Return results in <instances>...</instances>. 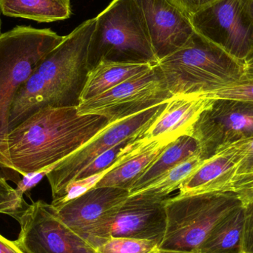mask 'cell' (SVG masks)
Instances as JSON below:
<instances>
[{"instance_id":"obj_3","label":"cell","mask_w":253,"mask_h":253,"mask_svg":"<svg viewBox=\"0 0 253 253\" xmlns=\"http://www.w3.org/2000/svg\"><path fill=\"white\" fill-rule=\"evenodd\" d=\"M158 65L173 96L205 97L245 79V62L196 32Z\"/></svg>"},{"instance_id":"obj_34","label":"cell","mask_w":253,"mask_h":253,"mask_svg":"<svg viewBox=\"0 0 253 253\" xmlns=\"http://www.w3.org/2000/svg\"><path fill=\"white\" fill-rule=\"evenodd\" d=\"M1 34H2V33L1 31V17H0V37H1Z\"/></svg>"},{"instance_id":"obj_19","label":"cell","mask_w":253,"mask_h":253,"mask_svg":"<svg viewBox=\"0 0 253 253\" xmlns=\"http://www.w3.org/2000/svg\"><path fill=\"white\" fill-rule=\"evenodd\" d=\"M168 145L161 141L146 144L136 154L108 171L95 187H118L129 191L132 184Z\"/></svg>"},{"instance_id":"obj_20","label":"cell","mask_w":253,"mask_h":253,"mask_svg":"<svg viewBox=\"0 0 253 253\" xmlns=\"http://www.w3.org/2000/svg\"><path fill=\"white\" fill-rule=\"evenodd\" d=\"M244 205L230 211L211 230L197 253H243Z\"/></svg>"},{"instance_id":"obj_15","label":"cell","mask_w":253,"mask_h":253,"mask_svg":"<svg viewBox=\"0 0 253 253\" xmlns=\"http://www.w3.org/2000/svg\"><path fill=\"white\" fill-rule=\"evenodd\" d=\"M129 190L118 187H93L80 197L56 208L62 221L83 236L104 215L129 197Z\"/></svg>"},{"instance_id":"obj_30","label":"cell","mask_w":253,"mask_h":253,"mask_svg":"<svg viewBox=\"0 0 253 253\" xmlns=\"http://www.w3.org/2000/svg\"><path fill=\"white\" fill-rule=\"evenodd\" d=\"M0 253H24L14 242L0 235Z\"/></svg>"},{"instance_id":"obj_32","label":"cell","mask_w":253,"mask_h":253,"mask_svg":"<svg viewBox=\"0 0 253 253\" xmlns=\"http://www.w3.org/2000/svg\"><path fill=\"white\" fill-rule=\"evenodd\" d=\"M153 253H187V252H181V251H168V250H156L155 252Z\"/></svg>"},{"instance_id":"obj_17","label":"cell","mask_w":253,"mask_h":253,"mask_svg":"<svg viewBox=\"0 0 253 253\" xmlns=\"http://www.w3.org/2000/svg\"><path fill=\"white\" fill-rule=\"evenodd\" d=\"M154 66L149 63L101 61L89 70L80 103L99 96L130 79L143 75Z\"/></svg>"},{"instance_id":"obj_33","label":"cell","mask_w":253,"mask_h":253,"mask_svg":"<svg viewBox=\"0 0 253 253\" xmlns=\"http://www.w3.org/2000/svg\"><path fill=\"white\" fill-rule=\"evenodd\" d=\"M249 13L253 27V0H250L249 1Z\"/></svg>"},{"instance_id":"obj_16","label":"cell","mask_w":253,"mask_h":253,"mask_svg":"<svg viewBox=\"0 0 253 253\" xmlns=\"http://www.w3.org/2000/svg\"><path fill=\"white\" fill-rule=\"evenodd\" d=\"M239 155L231 145L211 159L205 160L180 185L179 196L229 191L230 184L237 175Z\"/></svg>"},{"instance_id":"obj_28","label":"cell","mask_w":253,"mask_h":253,"mask_svg":"<svg viewBox=\"0 0 253 253\" xmlns=\"http://www.w3.org/2000/svg\"><path fill=\"white\" fill-rule=\"evenodd\" d=\"M243 253H253V201L244 205Z\"/></svg>"},{"instance_id":"obj_26","label":"cell","mask_w":253,"mask_h":253,"mask_svg":"<svg viewBox=\"0 0 253 253\" xmlns=\"http://www.w3.org/2000/svg\"><path fill=\"white\" fill-rule=\"evenodd\" d=\"M239 155L237 175L253 173V138L231 144Z\"/></svg>"},{"instance_id":"obj_1","label":"cell","mask_w":253,"mask_h":253,"mask_svg":"<svg viewBox=\"0 0 253 253\" xmlns=\"http://www.w3.org/2000/svg\"><path fill=\"white\" fill-rule=\"evenodd\" d=\"M77 106H45L0 135V168L14 175L49 172L109 126Z\"/></svg>"},{"instance_id":"obj_24","label":"cell","mask_w":253,"mask_h":253,"mask_svg":"<svg viewBox=\"0 0 253 253\" xmlns=\"http://www.w3.org/2000/svg\"><path fill=\"white\" fill-rule=\"evenodd\" d=\"M23 198L20 197L7 183L5 177L0 173V214L15 217L27 206Z\"/></svg>"},{"instance_id":"obj_12","label":"cell","mask_w":253,"mask_h":253,"mask_svg":"<svg viewBox=\"0 0 253 253\" xmlns=\"http://www.w3.org/2000/svg\"><path fill=\"white\" fill-rule=\"evenodd\" d=\"M212 99L190 135L197 141L199 156L205 161L237 141L253 138V102Z\"/></svg>"},{"instance_id":"obj_18","label":"cell","mask_w":253,"mask_h":253,"mask_svg":"<svg viewBox=\"0 0 253 253\" xmlns=\"http://www.w3.org/2000/svg\"><path fill=\"white\" fill-rule=\"evenodd\" d=\"M199 156V146L191 135H182L168 144L156 160L135 181L129 196L147 187L155 180L193 156Z\"/></svg>"},{"instance_id":"obj_10","label":"cell","mask_w":253,"mask_h":253,"mask_svg":"<svg viewBox=\"0 0 253 253\" xmlns=\"http://www.w3.org/2000/svg\"><path fill=\"white\" fill-rule=\"evenodd\" d=\"M15 219L20 224V233L14 242L24 253H96L61 220L51 204L32 202Z\"/></svg>"},{"instance_id":"obj_13","label":"cell","mask_w":253,"mask_h":253,"mask_svg":"<svg viewBox=\"0 0 253 253\" xmlns=\"http://www.w3.org/2000/svg\"><path fill=\"white\" fill-rule=\"evenodd\" d=\"M144 15L159 62L182 47L194 28L188 15L172 0H135Z\"/></svg>"},{"instance_id":"obj_25","label":"cell","mask_w":253,"mask_h":253,"mask_svg":"<svg viewBox=\"0 0 253 253\" xmlns=\"http://www.w3.org/2000/svg\"><path fill=\"white\" fill-rule=\"evenodd\" d=\"M205 97L247 101L253 103V80H244L222 87Z\"/></svg>"},{"instance_id":"obj_21","label":"cell","mask_w":253,"mask_h":253,"mask_svg":"<svg viewBox=\"0 0 253 253\" xmlns=\"http://www.w3.org/2000/svg\"><path fill=\"white\" fill-rule=\"evenodd\" d=\"M0 11L10 17L56 22L71 16V0H0Z\"/></svg>"},{"instance_id":"obj_31","label":"cell","mask_w":253,"mask_h":253,"mask_svg":"<svg viewBox=\"0 0 253 253\" xmlns=\"http://www.w3.org/2000/svg\"><path fill=\"white\" fill-rule=\"evenodd\" d=\"M245 79L253 80V53L245 62Z\"/></svg>"},{"instance_id":"obj_6","label":"cell","mask_w":253,"mask_h":253,"mask_svg":"<svg viewBox=\"0 0 253 253\" xmlns=\"http://www.w3.org/2000/svg\"><path fill=\"white\" fill-rule=\"evenodd\" d=\"M65 39L50 28L19 25L0 37V135L8 131L10 108L19 87Z\"/></svg>"},{"instance_id":"obj_27","label":"cell","mask_w":253,"mask_h":253,"mask_svg":"<svg viewBox=\"0 0 253 253\" xmlns=\"http://www.w3.org/2000/svg\"><path fill=\"white\" fill-rule=\"evenodd\" d=\"M229 191L234 192L243 205L253 201V173L236 175Z\"/></svg>"},{"instance_id":"obj_7","label":"cell","mask_w":253,"mask_h":253,"mask_svg":"<svg viewBox=\"0 0 253 253\" xmlns=\"http://www.w3.org/2000/svg\"><path fill=\"white\" fill-rule=\"evenodd\" d=\"M166 199L141 193L129 196L87 229L82 238L95 250L112 237L153 241L159 245L166 230Z\"/></svg>"},{"instance_id":"obj_2","label":"cell","mask_w":253,"mask_h":253,"mask_svg":"<svg viewBox=\"0 0 253 253\" xmlns=\"http://www.w3.org/2000/svg\"><path fill=\"white\" fill-rule=\"evenodd\" d=\"M96 20L88 19L65 36L19 87L10 108L8 130L43 107L78 106L90 70L89 44Z\"/></svg>"},{"instance_id":"obj_8","label":"cell","mask_w":253,"mask_h":253,"mask_svg":"<svg viewBox=\"0 0 253 253\" xmlns=\"http://www.w3.org/2000/svg\"><path fill=\"white\" fill-rule=\"evenodd\" d=\"M173 97L159 65L105 93L79 104L81 115L94 114L117 123L168 102Z\"/></svg>"},{"instance_id":"obj_23","label":"cell","mask_w":253,"mask_h":253,"mask_svg":"<svg viewBox=\"0 0 253 253\" xmlns=\"http://www.w3.org/2000/svg\"><path fill=\"white\" fill-rule=\"evenodd\" d=\"M159 246L153 241L112 237L98 247L96 253H153Z\"/></svg>"},{"instance_id":"obj_29","label":"cell","mask_w":253,"mask_h":253,"mask_svg":"<svg viewBox=\"0 0 253 253\" xmlns=\"http://www.w3.org/2000/svg\"><path fill=\"white\" fill-rule=\"evenodd\" d=\"M189 16L215 0H172Z\"/></svg>"},{"instance_id":"obj_9","label":"cell","mask_w":253,"mask_h":253,"mask_svg":"<svg viewBox=\"0 0 253 253\" xmlns=\"http://www.w3.org/2000/svg\"><path fill=\"white\" fill-rule=\"evenodd\" d=\"M250 0H215L190 15L195 31L245 62L253 53Z\"/></svg>"},{"instance_id":"obj_4","label":"cell","mask_w":253,"mask_h":253,"mask_svg":"<svg viewBox=\"0 0 253 253\" xmlns=\"http://www.w3.org/2000/svg\"><path fill=\"white\" fill-rule=\"evenodd\" d=\"M96 19L89 44L90 69L101 61L158 65L144 15L135 0H113Z\"/></svg>"},{"instance_id":"obj_14","label":"cell","mask_w":253,"mask_h":253,"mask_svg":"<svg viewBox=\"0 0 253 253\" xmlns=\"http://www.w3.org/2000/svg\"><path fill=\"white\" fill-rule=\"evenodd\" d=\"M212 99L202 96H173L162 114L139 138L141 145L155 141L169 144L182 135H191L200 114Z\"/></svg>"},{"instance_id":"obj_22","label":"cell","mask_w":253,"mask_h":253,"mask_svg":"<svg viewBox=\"0 0 253 253\" xmlns=\"http://www.w3.org/2000/svg\"><path fill=\"white\" fill-rule=\"evenodd\" d=\"M205 162L199 156H193L168 171L137 193L158 199H168V196L174 190L179 188L180 185Z\"/></svg>"},{"instance_id":"obj_5","label":"cell","mask_w":253,"mask_h":253,"mask_svg":"<svg viewBox=\"0 0 253 253\" xmlns=\"http://www.w3.org/2000/svg\"><path fill=\"white\" fill-rule=\"evenodd\" d=\"M242 205L232 191L168 198L166 230L159 249L197 253L215 224Z\"/></svg>"},{"instance_id":"obj_11","label":"cell","mask_w":253,"mask_h":253,"mask_svg":"<svg viewBox=\"0 0 253 253\" xmlns=\"http://www.w3.org/2000/svg\"><path fill=\"white\" fill-rule=\"evenodd\" d=\"M168 102L143 111L122 121L111 123L81 148L61 161L46 175L53 201L63 195L67 186L102 153L129 137L148 129L166 108Z\"/></svg>"}]
</instances>
